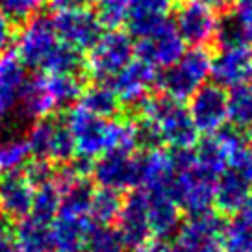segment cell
<instances>
[{
    "label": "cell",
    "instance_id": "cell-1",
    "mask_svg": "<svg viewBox=\"0 0 252 252\" xmlns=\"http://www.w3.org/2000/svg\"><path fill=\"white\" fill-rule=\"evenodd\" d=\"M63 121L71 132L72 143H74V156L82 159L91 161L102 156L104 152L115 149H139L134 123L96 117L84 110L82 106L71 108Z\"/></svg>",
    "mask_w": 252,
    "mask_h": 252
},
{
    "label": "cell",
    "instance_id": "cell-2",
    "mask_svg": "<svg viewBox=\"0 0 252 252\" xmlns=\"http://www.w3.org/2000/svg\"><path fill=\"white\" fill-rule=\"evenodd\" d=\"M139 108L141 119L152 128L158 145L163 143L173 150L193 149L197 145L198 132L182 100H174L169 96L154 100L147 98Z\"/></svg>",
    "mask_w": 252,
    "mask_h": 252
},
{
    "label": "cell",
    "instance_id": "cell-3",
    "mask_svg": "<svg viewBox=\"0 0 252 252\" xmlns=\"http://www.w3.org/2000/svg\"><path fill=\"white\" fill-rule=\"evenodd\" d=\"M212 69V56L204 47H193L180 56V60L158 74L156 86L174 100H186L206 84Z\"/></svg>",
    "mask_w": 252,
    "mask_h": 252
},
{
    "label": "cell",
    "instance_id": "cell-4",
    "mask_svg": "<svg viewBox=\"0 0 252 252\" xmlns=\"http://www.w3.org/2000/svg\"><path fill=\"white\" fill-rule=\"evenodd\" d=\"M135 56V43L128 32L110 28L98 35L84 60L89 74L98 82L111 80Z\"/></svg>",
    "mask_w": 252,
    "mask_h": 252
},
{
    "label": "cell",
    "instance_id": "cell-5",
    "mask_svg": "<svg viewBox=\"0 0 252 252\" xmlns=\"http://www.w3.org/2000/svg\"><path fill=\"white\" fill-rule=\"evenodd\" d=\"M30 156L48 161H71L74 158V143L65 121L56 119H37L32 121L28 134L24 137Z\"/></svg>",
    "mask_w": 252,
    "mask_h": 252
},
{
    "label": "cell",
    "instance_id": "cell-6",
    "mask_svg": "<svg viewBox=\"0 0 252 252\" xmlns=\"http://www.w3.org/2000/svg\"><path fill=\"white\" fill-rule=\"evenodd\" d=\"M91 174L100 188L115 189L123 193L126 189H137L139 184V154L135 150L115 149L104 152L91 163Z\"/></svg>",
    "mask_w": 252,
    "mask_h": 252
},
{
    "label": "cell",
    "instance_id": "cell-7",
    "mask_svg": "<svg viewBox=\"0 0 252 252\" xmlns=\"http://www.w3.org/2000/svg\"><path fill=\"white\" fill-rule=\"evenodd\" d=\"M60 43L52 17L37 13L23 23V28L15 35L17 56L26 67L39 69L43 60Z\"/></svg>",
    "mask_w": 252,
    "mask_h": 252
},
{
    "label": "cell",
    "instance_id": "cell-8",
    "mask_svg": "<svg viewBox=\"0 0 252 252\" xmlns=\"http://www.w3.org/2000/svg\"><path fill=\"white\" fill-rule=\"evenodd\" d=\"M219 23L215 9L197 0L182 2L174 17V28L184 43L191 47H206L217 39Z\"/></svg>",
    "mask_w": 252,
    "mask_h": 252
},
{
    "label": "cell",
    "instance_id": "cell-9",
    "mask_svg": "<svg viewBox=\"0 0 252 252\" xmlns=\"http://www.w3.org/2000/svg\"><path fill=\"white\" fill-rule=\"evenodd\" d=\"M210 76L222 89L252 86V45H222L219 54L212 58Z\"/></svg>",
    "mask_w": 252,
    "mask_h": 252
},
{
    "label": "cell",
    "instance_id": "cell-10",
    "mask_svg": "<svg viewBox=\"0 0 252 252\" xmlns=\"http://www.w3.org/2000/svg\"><path fill=\"white\" fill-rule=\"evenodd\" d=\"M52 23H54L58 39L80 52L93 47V43L98 39L104 28L96 13L86 6L58 11L52 17Z\"/></svg>",
    "mask_w": 252,
    "mask_h": 252
},
{
    "label": "cell",
    "instance_id": "cell-11",
    "mask_svg": "<svg viewBox=\"0 0 252 252\" xmlns=\"http://www.w3.org/2000/svg\"><path fill=\"white\" fill-rule=\"evenodd\" d=\"M188 113L198 134H217L226 123V91L217 84H204L189 96Z\"/></svg>",
    "mask_w": 252,
    "mask_h": 252
},
{
    "label": "cell",
    "instance_id": "cell-12",
    "mask_svg": "<svg viewBox=\"0 0 252 252\" xmlns=\"http://www.w3.org/2000/svg\"><path fill=\"white\" fill-rule=\"evenodd\" d=\"M184 52H186V43L171 21L150 32L149 35L139 37L135 45V56L145 63L152 65L154 69L171 67L176 60H180Z\"/></svg>",
    "mask_w": 252,
    "mask_h": 252
},
{
    "label": "cell",
    "instance_id": "cell-13",
    "mask_svg": "<svg viewBox=\"0 0 252 252\" xmlns=\"http://www.w3.org/2000/svg\"><path fill=\"white\" fill-rule=\"evenodd\" d=\"M156 69L137 58V60H132L125 69H121L111 78L110 86L123 106L135 108V106H141L149 98L150 89L156 86Z\"/></svg>",
    "mask_w": 252,
    "mask_h": 252
},
{
    "label": "cell",
    "instance_id": "cell-14",
    "mask_svg": "<svg viewBox=\"0 0 252 252\" xmlns=\"http://www.w3.org/2000/svg\"><path fill=\"white\" fill-rule=\"evenodd\" d=\"M222 226L224 222L210 212L191 215L176 232V243L188 252H222Z\"/></svg>",
    "mask_w": 252,
    "mask_h": 252
},
{
    "label": "cell",
    "instance_id": "cell-15",
    "mask_svg": "<svg viewBox=\"0 0 252 252\" xmlns=\"http://www.w3.org/2000/svg\"><path fill=\"white\" fill-rule=\"evenodd\" d=\"M115 222L125 247L141 249L145 243H149L152 234L147 215V197L143 189H135L134 193L128 195L126 200H123V208Z\"/></svg>",
    "mask_w": 252,
    "mask_h": 252
},
{
    "label": "cell",
    "instance_id": "cell-16",
    "mask_svg": "<svg viewBox=\"0 0 252 252\" xmlns=\"http://www.w3.org/2000/svg\"><path fill=\"white\" fill-rule=\"evenodd\" d=\"M145 197L152 237L167 239L174 236L182 224V210L173 195L169 191H145Z\"/></svg>",
    "mask_w": 252,
    "mask_h": 252
},
{
    "label": "cell",
    "instance_id": "cell-17",
    "mask_svg": "<svg viewBox=\"0 0 252 252\" xmlns=\"http://www.w3.org/2000/svg\"><path fill=\"white\" fill-rule=\"evenodd\" d=\"M94 222L89 215H56L50 222L52 251L84 252Z\"/></svg>",
    "mask_w": 252,
    "mask_h": 252
},
{
    "label": "cell",
    "instance_id": "cell-18",
    "mask_svg": "<svg viewBox=\"0 0 252 252\" xmlns=\"http://www.w3.org/2000/svg\"><path fill=\"white\" fill-rule=\"evenodd\" d=\"M33 189L23 171H11L0 178V215L11 220L30 215Z\"/></svg>",
    "mask_w": 252,
    "mask_h": 252
},
{
    "label": "cell",
    "instance_id": "cell-19",
    "mask_svg": "<svg viewBox=\"0 0 252 252\" xmlns=\"http://www.w3.org/2000/svg\"><path fill=\"white\" fill-rule=\"evenodd\" d=\"M28 80V67L21 62L17 52L0 56V119L8 117L17 108L19 94Z\"/></svg>",
    "mask_w": 252,
    "mask_h": 252
},
{
    "label": "cell",
    "instance_id": "cell-20",
    "mask_svg": "<svg viewBox=\"0 0 252 252\" xmlns=\"http://www.w3.org/2000/svg\"><path fill=\"white\" fill-rule=\"evenodd\" d=\"M174 176L173 154L161 149H149L139 154V184L137 189L145 191H169Z\"/></svg>",
    "mask_w": 252,
    "mask_h": 252
},
{
    "label": "cell",
    "instance_id": "cell-21",
    "mask_svg": "<svg viewBox=\"0 0 252 252\" xmlns=\"http://www.w3.org/2000/svg\"><path fill=\"white\" fill-rule=\"evenodd\" d=\"M169 11L171 0H130L126 17L130 35H135L137 39L149 35L150 32L169 21Z\"/></svg>",
    "mask_w": 252,
    "mask_h": 252
},
{
    "label": "cell",
    "instance_id": "cell-22",
    "mask_svg": "<svg viewBox=\"0 0 252 252\" xmlns=\"http://www.w3.org/2000/svg\"><path fill=\"white\" fill-rule=\"evenodd\" d=\"M251 193V184L237 169H226L213 184V206L220 213H237Z\"/></svg>",
    "mask_w": 252,
    "mask_h": 252
},
{
    "label": "cell",
    "instance_id": "cell-23",
    "mask_svg": "<svg viewBox=\"0 0 252 252\" xmlns=\"http://www.w3.org/2000/svg\"><path fill=\"white\" fill-rule=\"evenodd\" d=\"M17 108L24 121H37L50 115V111L54 110V104L48 94L43 76H32V78L28 76L23 91L19 94Z\"/></svg>",
    "mask_w": 252,
    "mask_h": 252
},
{
    "label": "cell",
    "instance_id": "cell-24",
    "mask_svg": "<svg viewBox=\"0 0 252 252\" xmlns=\"http://www.w3.org/2000/svg\"><path fill=\"white\" fill-rule=\"evenodd\" d=\"M13 241L21 252H54L50 222H43L32 215L17 220Z\"/></svg>",
    "mask_w": 252,
    "mask_h": 252
},
{
    "label": "cell",
    "instance_id": "cell-25",
    "mask_svg": "<svg viewBox=\"0 0 252 252\" xmlns=\"http://www.w3.org/2000/svg\"><path fill=\"white\" fill-rule=\"evenodd\" d=\"M78 102V106H82L84 110L102 119H111L121 106L117 94L113 93L111 86L104 84V82H96L93 86L84 87Z\"/></svg>",
    "mask_w": 252,
    "mask_h": 252
},
{
    "label": "cell",
    "instance_id": "cell-26",
    "mask_svg": "<svg viewBox=\"0 0 252 252\" xmlns=\"http://www.w3.org/2000/svg\"><path fill=\"white\" fill-rule=\"evenodd\" d=\"M48 94L52 98L54 108H69L78 102L80 94L84 91V82L78 74L65 72V74H48L45 78Z\"/></svg>",
    "mask_w": 252,
    "mask_h": 252
},
{
    "label": "cell",
    "instance_id": "cell-27",
    "mask_svg": "<svg viewBox=\"0 0 252 252\" xmlns=\"http://www.w3.org/2000/svg\"><path fill=\"white\" fill-rule=\"evenodd\" d=\"M226 123L236 130L252 128V86H241L226 93Z\"/></svg>",
    "mask_w": 252,
    "mask_h": 252
},
{
    "label": "cell",
    "instance_id": "cell-28",
    "mask_svg": "<svg viewBox=\"0 0 252 252\" xmlns=\"http://www.w3.org/2000/svg\"><path fill=\"white\" fill-rule=\"evenodd\" d=\"M123 200L121 193L115 189L100 188L93 191L91 197V204H89V219L94 224L100 226H110L111 222H115L119 217V212L123 208Z\"/></svg>",
    "mask_w": 252,
    "mask_h": 252
},
{
    "label": "cell",
    "instance_id": "cell-29",
    "mask_svg": "<svg viewBox=\"0 0 252 252\" xmlns=\"http://www.w3.org/2000/svg\"><path fill=\"white\" fill-rule=\"evenodd\" d=\"M82 67H84L82 52L60 41V43L48 52L47 58L43 60L39 71L47 72V74H65V72L78 74V71Z\"/></svg>",
    "mask_w": 252,
    "mask_h": 252
},
{
    "label": "cell",
    "instance_id": "cell-30",
    "mask_svg": "<svg viewBox=\"0 0 252 252\" xmlns=\"http://www.w3.org/2000/svg\"><path fill=\"white\" fill-rule=\"evenodd\" d=\"M60 197H62V191L56 182H48V184L35 188L33 198H32L30 215L43 222H52L60 210Z\"/></svg>",
    "mask_w": 252,
    "mask_h": 252
},
{
    "label": "cell",
    "instance_id": "cell-31",
    "mask_svg": "<svg viewBox=\"0 0 252 252\" xmlns=\"http://www.w3.org/2000/svg\"><path fill=\"white\" fill-rule=\"evenodd\" d=\"M222 252H252V222L241 215L222 226Z\"/></svg>",
    "mask_w": 252,
    "mask_h": 252
},
{
    "label": "cell",
    "instance_id": "cell-32",
    "mask_svg": "<svg viewBox=\"0 0 252 252\" xmlns=\"http://www.w3.org/2000/svg\"><path fill=\"white\" fill-rule=\"evenodd\" d=\"M30 158L26 141L21 137H9L6 141L0 143V171H19L26 165Z\"/></svg>",
    "mask_w": 252,
    "mask_h": 252
},
{
    "label": "cell",
    "instance_id": "cell-33",
    "mask_svg": "<svg viewBox=\"0 0 252 252\" xmlns=\"http://www.w3.org/2000/svg\"><path fill=\"white\" fill-rule=\"evenodd\" d=\"M93 2L96 6V17L104 28H119L123 23H126L130 0H86Z\"/></svg>",
    "mask_w": 252,
    "mask_h": 252
},
{
    "label": "cell",
    "instance_id": "cell-34",
    "mask_svg": "<svg viewBox=\"0 0 252 252\" xmlns=\"http://www.w3.org/2000/svg\"><path fill=\"white\" fill-rule=\"evenodd\" d=\"M87 252H123L125 243L119 236V232L111 226L94 224L86 245Z\"/></svg>",
    "mask_w": 252,
    "mask_h": 252
},
{
    "label": "cell",
    "instance_id": "cell-35",
    "mask_svg": "<svg viewBox=\"0 0 252 252\" xmlns=\"http://www.w3.org/2000/svg\"><path fill=\"white\" fill-rule=\"evenodd\" d=\"M45 0H0V11L11 23H24L30 17L37 15Z\"/></svg>",
    "mask_w": 252,
    "mask_h": 252
},
{
    "label": "cell",
    "instance_id": "cell-36",
    "mask_svg": "<svg viewBox=\"0 0 252 252\" xmlns=\"http://www.w3.org/2000/svg\"><path fill=\"white\" fill-rule=\"evenodd\" d=\"M23 174L33 188H39L43 184L54 182L56 167L48 159H37V158H33L32 161H26V165L23 167Z\"/></svg>",
    "mask_w": 252,
    "mask_h": 252
},
{
    "label": "cell",
    "instance_id": "cell-37",
    "mask_svg": "<svg viewBox=\"0 0 252 252\" xmlns=\"http://www.w3.org/2000/svg\"><path fill=\"white\" fill-rule=\"evenodd\" d=\"M232 19L239 26L243 39L252 45V0H236V9Z\"/></svg>",
    "mask_w": 252,
    "mask_h": 252
},
{
    "label": "cell",
    "instance_id": "cell-38",
    "mask_svg": "<svg viewBox=\"0 0 252 252\" xmlns=\"http://www.w3.org/2000/svg\"><path fill=\"white\" fill-rule=\"evenodd\" d=\"M15 41L13 23L0 11V56L9 50V45Z\"/></svg>",
    "mask_w": 252,
    "mask_h": 252
},
{
    "label": "cell",
    "instance_id": "cell-39",
    "mask_svg": "<svg viewBox=\"0 0 252 252\" xmlns=\"http://www.w3.org/2000/svg\"><path fill=\"white\" fill-rule=\"evenodd\" d=\"M50 4V8L58 11H67V9H74L80 6H86V0H47Z\"/></svg>",
    "mask_w": 252,
    "mask_h": 252
},
{
    "label": "cell",
    "instance_id": "cell-40",
    "mask_svg": "<svg viewBox=\"0 0 252 252\" xmlns=\"http://www.w3.org/2000/svg\"><path fill=\"white\" fill-rule=\"evenodd\" d=\"M0 252H21L17 249L13 237H9L6 232L0 230Z\"/></svg>",
    "mask_w": 252,
    "mask_h": 252
},
{
    "label": "cell",
    "instance_id": "cell-41",
    "mask_svg": "<svg viewBox=\"0 0 252 252\" xmlns=\"http://www.w3.org/2000/svg\"><path fill=\"white\" fill-rule=\"evenodd\" d=\"M237 171H241V173H243V176L249 180V184L252 186V150L249 152V156L245 158V161L241 163V167H239Z\"/></svg>",
    "mask_w": 252,
    "mask_h": 252
},
{
    "label": "cell",
    "instance_id": "cell-42",
    "mask_svg": "<svg viewBox=\"0 0 252 252\" xmlns=\"http://www.w3.org/2000/svg\"><path fill=\"white\" fill-rule=\"evenodd\" d=\"M239 212H241V217H243V219L252 222V191L249 193V197H247V200L243 202V206H241Z\"/></svg>",
    "mask_w": 252,
    "mask_h": 252
},
{
    "label": "cell",
    "instance_id": "cell-43",
    "mask_svg": "<svg viewBox=\"0 0 252 252\" xmlns=\"http://www.w3.org/2000/svg\"><path fill=\"white\" fill-rule=\"evenodd\" d=\"M197 2H202V4L210 6L212 9H224L228 8L234 0H197Z\"/></svg>",
    "mask_w": 252,
    "mask_h": 252
},
{
    "label": "cell",
    "instance_id": "cell-44",
    "mask_svg": "<svg viewBox=\"0 0 252 252\" xmlns=\"http://www.w3.org/2000/svg\"><path fill=\"white\" fill-rule=\"evenodd\" d=\"M251 147H252V128H251Z\"/></svg>",
    "mask_w": 252,
    "mask_h": 252
},
{
    "label": "cell",
    "instance_id": "cell-45",
    "mask_svg": "<svg viewBox=\"0 0 252 252\" xmlns=\"http://www.w3.org/2000/svg\"><path fill=\"white\" fill-rule=\"evenodd\" d=\"M0 173H2V171H0Z\"/></svg>",
    "mask_w": 252,
    "mask_h": 252
}]
</instances>
